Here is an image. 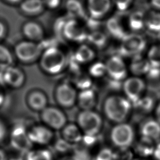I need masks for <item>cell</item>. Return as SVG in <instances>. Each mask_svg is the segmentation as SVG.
<instances>
[{"mask_svg":"<svg viewBox=\"0 0 160 160\" xmlns=\"http://www.w3.org/2000/svg\"><path fill=\"white\" fill-rule=\"evenodd\" d=\"M103 112L110 121L114 123L125 122L132 109V103L126 98L113 94L108 96L103 103Z\"/></svg>","mask_w":160,"mask_h":160,"instance_id":"cell-1","label":"cell"},{"mask_svg":"<svg viewBox=\"0 0 160 160\" xmlns=\"http://www.w3.org/2000/svg\"><path fill=\"white\" fill-rule=\"evenodd\" d=\"M41 70L49 75L61 72L67 64L66 54L56 47H48L43 50L39 59Z\"/></svg>","mask_w":160,"mask_h":160,"instance_id":"cell-2","label":"cell"},{"mask_svg":"<svg viewBox=\"0 0 160 160\" xmlns=\"http://www.w3.org/2000/svg\"><path fill=\"white\" fill-rule=\"evenodd\" d=\"M42 45L29 40H23L18 42L13 49L15 58L24 64L34 63L39 60L43 51Z\"/></svg>","mask_w":160,"mask_h":160,"instance_id":"cell-3","label":"cell"},{"mask_svg":"<svg viewBox=\"0 0 160 160\" xmlns=\"http://www.w3.org/2000/svg\"><path fill=\"white\" fill-rule=\"evenodd\" d=\"M102 124L101 115L94 110H82L77 116V125L84 135L96 136Z\"/></svg>","mask_w":160,"mask_h":160,"instance_id":"cell-4","label":"cell"},{"mask_svg":"<svg viewBox=\"0 0 160 160\" xmlns=\"http://www.w3.org/2000/svg\"><path fill=\"white\" fill-rule=\"evenodd\" d=\"M135 132L133 128L126 122L116 124L111 130L110 139L118 149H128L133 143Z\"/></svg>","mask_w":160,"mask_h":160,"instance_id":"cell-5","label":"cell"},{"mask_svg":"<svg viewBox=\"0 0 160 160\" xmlns=\"http://www.w3.org/2000/svg\"><path fill=\"white\" fill-rule=\"evenodd\" d=\"M10 146L18 152L26 153L32 146L29 139L28 129L22 124H16L12 128L8 136Z\"/></svg>","mask_w":160,"mask_h":160,"instance_id":"cell-6","label":"cell"},{"mask_svg":"<svg viewBox=\"0 0 160 160\" xmlns=\"http://www.w3.org/2000/svg\"><path fill=\"white\" fill-rule=\"evenodd\" d=\"M122 88L125 97L131 103L135 104L142 97L146 89V83L139 76H134L126 78Z\"/></svg>","mask_w":160,"mask_h":160,"instance_id":"cell-7","label":"cell"},{"mask_svg":"<svg viewBox=\"0 0 160 160\" xmlns=\"http://www.w3.org/2000/svg\"><path fill=\"white\" fill-rule=\"evenodd\" d=\"M43 124L51 129L61 130L67 124V118L64 112L54 106H47L41 112Z\"/></svg>","mask_w":160,"mask_h":160,"instance_id":"cell-8","label":"cell"},{"mask_svg":"<svg viewBox=\"0 0 160 160\" xmlns=\"http://www.w3.org/2000/svg\"><path fill=\"white\" fill-rule=\"evenodd\" d=\"M54 97L57 103L61 107L70 108L77 102L78 92L68 82L59 84L56 88Z\"/></svg>","mask_w":160,"mask_h":160,"instance_id":"cell-9","label":"cell"},{"mask_svg":"<svg viewBox=\"0 0 160 160\" xmlns=\"http://www.w3.org/2000/svg\"><path fill=\"white\" fill-rule=\"evenodd\" d=\"M106 74L113 81L121 82L127 76L128 69L126 63L121 57L112 56L108 59L105 62Z\"/></svg>","mask_w":160,"mask_h":160,"instance_id":"cell-10","label":"cell"},{"mask_svg":"<svg viewBox=\"0 0 160 160\" xmlns=\"http://www.w3.org/2000/svg\"><path fill=\"white\" fill-rule=\"evenodd\" d=\"M146 47V41L140 35L137 34H127L122 39L121 51L127 56L132 57L141 54Z\"/></svg>","mask_w":160,"mask_h":160,"instance_id":"cell-11","label":"cell"},{"mask_svg":"<svg viewBox=\"0 0 160 160\" xmlns=\"http://www.w3.org/2000/svg\"><path fill=\"white\" fill-rule=\"evenodd\" d=\"M2 79L4 86L12 89H19L26 82V74L22 69L12 65L4 69Z\"/></svg>","mask_w":160,"mask_h":160,"instance_id":"cell-12","label":"cell"},{"mask_svg":"<svg viewBox=\"0 0 160 160\" xmlns=\"http://www.w3.org/2000/svg\"><path fill=\"white\" fill-rule=\"evenodd\" d=\"M28 135L32 144L44 146L51 142L54 138L52 129L44 124L32 126L28 129Z\"/></svg>","mask_w":160,"mask_h":160,"instance_id":"cell-13","label":"cell"},{"mask_svg":"<svg viewBox=\"0 0 160 160\" xmlns=\"http://www.w3.org/2000/svg\"><path fill=\"white\" fill-rule=\"evenodd\" d=\"M62 32L67 39L72 42H82L87 39L88 35L85 29L74 19L67 21L64 24Z\"/></svg>","mask_w":160,"mask_h":160,"instance_id":"cell-14","label":"cell"},{"mask_svg":"<svg viewBox=\"0 0 160 160\" xmlns=\"http://www.w3.org/2000/svg\"><path fill=\"white\" fill-rule=\"evenodd\" d=\"M21 33L26 40L40 42L44 38V31L42 26L37 21L29 20L22 23Z\"/></svg>","mask_w":160,"mask_h":160,"instance_id":"cell-15","label":"cell"},{"mask_svg":"<svg viewBox=\"0 0 160 160\" xmlns=\"http://www.w3.org/2000/svg\"><path fill=\"white\" fill-rule=\"evenodd\" d=\"M26 102L29 109L34 111L41 112L48 106V97L46 94L38 89L30 91L26 97Z\"/></svg>","mask_w":160,"mask_h":160,"instance_id":"cell-16","label":"cell"},{"mask_svg":"<svg viewBox=\"0 0 160 160\" xmlns=\"http://www.w3.org/2000/svg\"><path fill=\"white\" fill-rule=\"evenodd\" d=\"M111 7V0H88V11L92 19L103 18L109 11Z\"/></svg>","mask_w":160,"mask_h":160,"instance_id":"cell-17","label":"cell"},{"mask_svg":"<svg viewBox=\"0 0 160 160\" xmlns=\"http://www.w3.org/2000/svg\"><path fill=\"white\" fill-rule=\"evenodd\" d=\"M18 5L20 12L27 16L39 15L46 7L44 0H22Z\"/></svg>","mask_w":160,"mask_h":160,"instance_id":"cell-18","label":"cell"},{"mask_svg":"<svg viewBox=\"0 0 160 160\" xmlns=\"http://www.w3.org/2000/svg\"><path fill=\"white\" fill-rule=\"evenodd\" d=\"M140 132L142 137L155 142L160 141V122L156 119H149L143 122Z\"/></svg>","mask_w":160,"mask_h":160,"instance_id":"cell-19","label":"cell"},{"mask_svg":"<svg viewBox=\"0 0 160 160\" xmlns=\"http://www.w3.org/2000/svg\"><path fill=\"white\" fill-rule=\"evenodd\" d=\"M77 103L82 110H92L97 103L96 92L91 88L81 90L78 93Z\"/></svg>","mask_w":160,"mask_h":160,"instance_id":"cell-20","label":"cell"},{"mask_svg":"<svg viewBox=\"0 0 160 160\" xmlns=\"http://www.w3.org/2000/svg\"><path fill=\"white\" fill-rule=\"evenodd\" d=\"M62 138L74 144L82 141L83 133L77 124H67L61 129Z\"/></svg>","mask_w":160,"mask_h":160,"instance_id":"cell-21","label":"cell"},{"mask_svg":"<svg viewBox=\"0 0 160 160\" xmlns=\"http://www.w3.org/2000/svg\"><path fill=\"white\" fill-rule=\"evenodd\" d=\"M96 56L94 51L87 44H81L76 49L74 59L78 64H86L93 61Z\"/></svg>","mask_w":160,"mask_h":160,"instance_id":"cell-22","label":"cell"},{"mask_svg":"<svg viewBox=\"0 0 160 160\" xmlns=\"http://www.w3.org/2000/svg\"><path fill=\"white\" fill-rule=\"evenodd\" d=\"M144 28L153 34L160 33L159 11H150L144 14Z\"/></svg>","mask_w":160,"mask_h":160,"instance_id":"cell-23","label":"cell"},{"mask_svg":"<svg viewBox=\"0 0 160 160\" xmlns=\"http://www.w3.org/2000/svg\"><path fill=\"white\" fill-rule=\"evenodd\" d=\"M150 68L151 65L147 58H144L141 56L140 54L133 57V59L130 65L131 71L137 76L147 74Z\"/></svg>","mask_w":160,"mask_h":160,"instance_id":"cell-24","label":"cell"},{"mask_svg":"<svg viewBox=\"0 0 160 160\" xmlns=\"http://www.w3.org/2000/svg\"><path fill=\"white\" fill-rule=\"evenodd\" d=\"M155 144V142L141 136L140 140L136 144L135 151L141 156L140 158H146L152 156Z\"/></svg>","mask_w":160,"mask_h":160,"instance_id":"cell-25","label":"cell"},{"mask_svg":"<svg viewBox=\"0 0 160 160\" xmlns=\"http://www.w3.org/2000/svg\"><path fill=\"white\" fill-rule=\"evenodd\" d=\"M106 27L108 32L116 38L122 39L127 35L120 21L116 18L109 19Z\"/></svg>","mask_w":160,"mask_h":160,"instance_id":"cell-26","label":"cell"},{"mask_svg":"<svg viewBox=\"0 0 160 160\" xmlns=\"http://www.w3.org/2000/svg\"><path fill=\"white\" fill-rule=\"evenodd\" d=\"M25 160H53L51 152L45 148L31 149L26 153Z\"/></svg>","mask_w":160,"mask_h":160,"instance_id":"cell-27","label":"cell"},{"mask_svg":"<svg viewBox=\"0 0 160 160\" xmlns=\"http://www.w3.org/2000/svg\"><path fill=\"white\" fill-rule=\"evenodd\" d=\"M14 59L13 52L7 46L0 42V68L4 69L13 65Z\"/></svg>","mask_w":160,"mask_h":160,"instance_id":"cell-28","label":"cell"},{"mask_svg":"<svg viewBox=\"0 0 160 160\" xmlns=\"http://www.w3.org/2000/svg\"><path fill=\"white\" fill-rule=\"evenodd\" d=\"M129 26L133 31H139L144 28V14L140 11L132 13L129 18Z\"/></svg>","mask_w":160,"mask_h":160,"instance_id":"cell-29","label":"cell"},{"mask_svg":"<svg viewBox=\"0 0 160 160\" xmlns=\"http://www.w3.org/2000/svg\"><path fill=\"white\" fill-rule=\"evenodd\" d=\"M147 59L151 66L160 68V44L152 46L149 49Z\"/></svg>","mask_w":160,"mask_h":160,"instance_id":"cell-30","label":"cell"},{"mask_svg":"<svg viewBox=\"0 0 160 160\" xmlns=\"http://www.w3.org/2000/svg\"><path fill=\"white\" fill-rule=\"evenodd\" d=\"M87 39L92 45L96 48L103 47L107 41L106 35L100 31H94L89 34Z\"/></svg>","mask_w":160,"mask_h":160,"instance_id":"cell-31","label":"cell"},{"mask_svg":"<svg viewBox=\"0 0 160 160\" xmlns=\"http://www.w3.org/2000/svg\"><path fill=\"white\" fill-rule=\"evenodd\" d=\"M89 72L91 77L101 78L106 74V64L101 61L94 62L91 64L89 69Z\"/></svg>","mask_w":160,"mask_h":160,"instance_id":"cell-32","label":"cell"},{"mask_svg":"<svg viewBox=\"0 0 160 160\" xmlns=\"http://www.w3.org/2000/svg\"><path fill=\"white\" fill-rule=\"evenodd\" d=\"M66 8L69 13L73 16L82 17L84 12L81 4L76 0H69L66 4Z\"/></svg>","mask_w":160,"mask_h":160,"instance_id":"cell-33","label":"cell"},{"mask_svg":"<svg viewBox=\"0 0 160 160\" xmlns=\"http://www.w3.org/2000/svg\"><path fill=\"white\" fill-rule=\"evenodd\" d=\"M135 104H138V107L147 112L151 111L154 107V102L150 97H142Z\"/></svg>","mask_w":160,"mask_h":160,"instance_id":"cell-34","label":"cell"},{"mask_svg":"<svg viewBox=\"0 0 160 160\" xmlns=\"http://www.w3.org/2000/svg\"><path fill=\"white\" fill-rule=\"evenodd\" d=\"M94 160H115V153L109 148H103L97 153Z\"/></svg>","mask_w":160,"mask_h":160,"instance_id":"cell-35","label":"cell"},{"mask_svg":"<svg viewBox=\"0 0 160 160\" xmlns=\"http://www.w3.org/2000/svg\"><path fill=\"white\" fill-rule=\"evenodd\" d=\"M76 86L78 88L81 89V90L91 88L90 87L91 85V78L85 74H81L78 76V78H76Z\"/></svg>","mask_w":160,"mask_h":160,"instance_id":"cell-36","label":"cell"},{"mask_svg":"<svg viewBox=\"0 0 160 160\" xmlns=\"http://www.w3.org/2000/svg\"><path fill=\"white\" fill-rule=\"evenodd\" d=\"M72 146V144L68 142L63 138L59 139L55 143V148L59 152H66L69 151Z\"/></svg>","mask_w":160,"mask_h":160,"instance_id":"cell-37","label":"cell"},{"mask_svg":"<svg viewBox=\"0 0 160 160\" xmlns=\"http://www.w3.org/2000/svg\"><path fill=\"white\" fill-rule=\"evenodd\" d=\"M119 152L115 153V160H132V154L128 149H119Z\"/></svg>","mask_w":160,"mask_h":160,"instance_id":"cell-38","label":"cell"},{"mask_svg":"<svg viewBox=\"0 0 160 160\" xmlns=\"http://www.w3.org/2000/svg\"><path fill=\"white\" fill-rule=\"evenodd\" d=\"M116 8L119 11H125L131 6L132 0H113Z\"/></svg>","mask_w":160,"mask_h":160,"instance_id":"cell-39","label":"cell"},{"mask_svg":"<svg viewBox=\"0 0 160 160\" xmlns=\"http://www.w3.org/2000/svg\"><path fill=\"white\" fill-rule=\"evenodd\" d=\"M9 32V28L7 22L0 19V42L4 41L8 36Z\"/></svg>","mask_w":160,"mask_h":160,"instance_id":"cell-40","label":"cell"},{"mask_svg":"<svg viewBox=\"0 0 160 160\" xmlns=\"http://www.w3.org/2000/svg\"><path fill=\"white\" fill-rule=\"evenodd\" d=\"M9 132L5 122L0 119V144L5 141L8 138Z\"/></svg>","mask_w":160,"mask_h":160,"instance_id":"cell-41","label":"cell"},{"mask_svg":"<svg viewBox=\"0 0 160 160\" xmlns=\"http://www.w3.org/2000/svg\"><path fill=\"white\" fill-rule=\"evenodd\" d=\"M61 0H44L46 7L49 8H55L58 7Z\"/></svg>","mask_w":160,"mask_h":160,"instance_id":"cell-42","label":"cell"},{"mask_svg":"<svg viewBox=\"0 0 160 160\" xmlns=\"http://www.w3.org/2000/svg\"><path fill=\"white\" fill-rule=\"evenodd\" d=\"M152 156L156 160H160V141L156 143Z\"/></svg>","mask_w":160,"mask_h":160,"instance_id":"cell-43","label":"cell"},{"mask_svg":"<svg viewBox=\"0 0 160 160\" xmlns=\"http://www.w3.org/2000/svg\"><path fill=\"white\" fill-rule=\"evenodd\" d=\"M6 100V95L4 91L2 90V87L0 86V108L2 106Z\"/></svg>","mask_w":160,"mask_h":160,"instance_id":"cell-44","label":"cell"},{"mask_svg":"<svg viewBox=\"0 0 160 160\" xmlns=\"http://www.w3.org/2000/svg\"><path fill=\"white\" fill-rule=\"evenodd\" d=\"M152 6L157 11H160V0H150Z\"/></svg>","mask_w":160,"mask_h":160,"instance_id":"cell-45","label":"cell"},{"mask_svg":"<svg viewBox=\"0 0 160 160\" xmlns=\"http://www.w3.org/2000/svg\"><path fill=\"white\" fill-rule=\"evenodd\" d=\"M155 114L156 116V120L160 122V102L157 104L155 108Z\"/></svg>","mask_w":160,"mask_h":160,"instance_id":"cell-46","label":"cell"},{"mask_svg":"<svg viewBox=\"0 0 160 160\" xmlns=\"http://www.w3.org/2000/svg\"><path fill=\"white\" fill-rule=\"evenodd\" d=\"M5 2L9 4H12V5H16V4H19L22 0H2Z\"/></svg>","mask_w":160,"mask_h":160,"instance_id":"cell-47","label":"cell"},{"mask_svg":"<svg viewBox=\"0 0 160 160\" xmlns=\"http://www.w3.org/2000/svg\"><path fill=\"white\" fill-rule=\"evenodd\" d=\"M8 158L5 151L0 148V160H7Z\"/></svg>","mask_w":160,"mask_h":160,"instance_id":"cell-48","label":"cell"},{"mask_svg":"<svg viewBox=\"0 0 160 160\" xmlns=\"http://www.w3.org/2000/svg\"><path fill=\"white\" fill-rule=\"evenodd\" d=\"M7 160H25L24 158H22L21 157H14V158H9Z\"/></svg>","mask_w":160,"mask_h":160,"instance_id":"cell-49","label":"cell"},{"mask_svg":"<svg viewBox=\"0 0 160 160\" xmlns=\"http://www.w3.org/2000/svg\"><path fill=\"white\" fill-rule=\"evenodd\" d=\"M132 160H146V159L143 158H136V159H132Z\"/></svg>","mask_w":160,"mask_h":160,"instance_id":"cell-50","label":"cell"},{"mask_svg":"<svg viewBox=\"0 0 160 160\" xmlns=\"http://www.w3.org/2000/svg\"><path fill=\"white\" fill-rule=\"evenodd\" d=\"M67 160H74V159L72 158V159H67Z\"/></svg>","mask_w":160,"mask_h":160,"instance_id":"cell-51","label":"cell"}]
</instances>
